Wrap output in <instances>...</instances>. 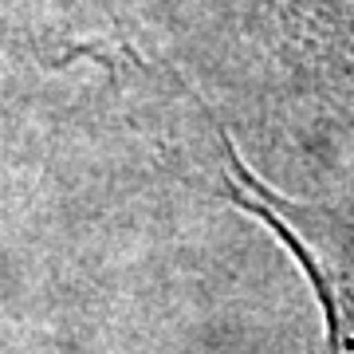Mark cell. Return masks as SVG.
I'll return each mask as SVG.
<instances>
[{
    "label": "cell",
    "instance_id": "1",
    "mask_svg": "<svg viewBox=\"0 0 354 354\" xmlns=\"http://www.w3.org/2000/svg\"><path fill=\"white\" fill-rule=\"evenodd\" d=\"M209 114L221 138V162H225V193L244 213L264 221L279 236L319 299V315L327 327V354H354V216L311 205L299 197H283L241 162V153L228 138V130Z\"/></svg>",
    "mask_w": 354,
    "mask_h": 354
},
{
    "label": "cell",
    "instance_id": "2",
    "mask_svg": "<svg viewBox=\"0 0 354 354\" xmlns=\"http://www.w3.org/2000/svg\"><path fill=\"white\" fill-rule=\"evenodd\" d=\"M323 55L354 79V0H291Z\"/></svg>",
    "mask_w": 354,
    "mask_h": 354
}]
</instances>
